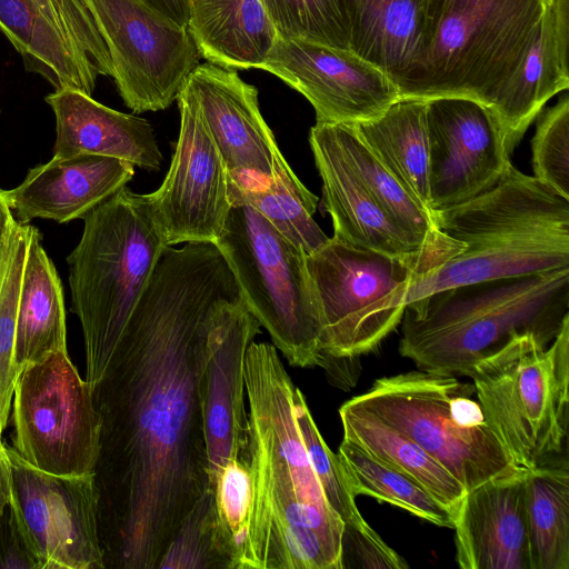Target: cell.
I'll use <instances>...</instances> for the list:
<instances>
[{
    "instance_id": "15",
    "label": "cell",
    "mask_w": 569,
    "mask_h": 569,
    "mask_svg": "<svg viewBox=\"0 0 569 569\" xmlns=\"http://www.w3.org/2000/svg\"><path fill=\"white\" fill-rule=\"evenodd\" d=\"M427 101L430 209L443 210L492 188L511 163L488 107L463 97Z\"/></svg>"
},
{
    "instance_id": "45",
    "label": "cell",
    "mask_w": 569,
    "mask_h": 569,
    "mask_svg": "<svg viewBox=\"0 0 569 569\" xmlns=\"http://www.w3.org/2000/svg\"><path fill=\"white\" fill-rule=\"evenodd\" d=\"M11 477L7 446L0 441V521L10 505Z\"/></svg>"
},
{
    "instance_id": "7",
    "label": "cell",
    "mask_w": 569,
    "mask_h": 569,
    "mask_svg": "<svg viewBox=\"0 0 569 569\" xmlns=\"http://www.w3.org/2000/svg\"><path fill=\"white\" fill-rule=\"evenodd\" d=\"M462 376L518 469L568 461L569 320L548 346L513 337Z\"/></svg>"
},
{
    "instance_id": "3",
    "label": "cell",
    "mask_w": 569,
    "mask_h": 569,
    "mask_svg": "<svg viewBox=\"0 0 569 569\" xmlns=\"http://www.w3.org/2000/svg\"><path fill=\"white\" fill-rule=\"evenodd\" d=\"M569 320V268L445 288L408 302L399 352L419 370L462 376L510 339L548 346Z\"/></svg>"
},
{
    "instance_id": "37",
    "label": "cell",
    "mask_w": 569,
    "mask_h": 569,
    "mask_svg": "<svg viewBox=\"0 0 569 569\" xmlns=\"http://www.w3.org/2000/svg\"><path fill=\"white\" fill-rule=\"evenodd\" d=\"M293 416L326 501L343 521L345 527L368 529L370 526L357 508L356 497L350 489L341 461L323 440L305 396L297 387L293 391Z\"/></svg>"
},
{
    "instance_id": "13",
    "label": "cell",
    "mask_w": 569,
    "mask_h": 569,
    "mask_svg": "<svg viewBox=\"0 0 569 569\" xmlns=\"http://www.w3.org/2000/svg\"><path fill=\"white\" fill-rule=\"evenodd\" d=\"M10 508L37 569H106L94 473L57 476L7 446Z\"/></svg>"
},
{
    "instance_id": "1",
    "label": "cell",
    "mask_w": 569,
    "mask_h": 569,
    "mask_svg": "<svg viewBox=\"0 0 569 569\" xmlns=\"http://www.w3.org/2000/svg\"><path fill=\"white\" fill-rule=\"evenodd\" d=\"M213 242L167 246L101 378L94 469L106 568L156 569L211 487L200 378L216 309L240 298Z\"/></svg>"
},
{
    "instance_id": "34",
    "label": "cell",
    "mask_w": 569,
    "mask_h": 569,
    "mask_svg": "<svg viewBox=\"0 0 569 569\" xmlns=\"http://www.w3.org/2000/svg\"><path fill=\"white\" fill-rule=\"evenodd\" d=\"M30 229L29 223H16L0 274V441L19 375L14 363V338Z\"/></svg>"
},
{
    "instance_id": "2",
    "label": "cell",
    "mask_w": 569,
    "mask_h": 569,
    "mask_svg": "<svg viewBox=\"0 0 569 569\" xmlns=\"http://www.w3.org/2000/svg\"><path fill=\"white\" fill-rule=\"evenodd\" d=\"M295 388L276 347L252 342L240 458L251 478V506L238 569L343 568L345 523L312 470L293 416Z\"/></svg>"
},
{
    "instance_id": "22",
    "label": "cell",
    "mask_w": 569,
    "mask_h": 569,
    "mask_svg": "<svg viewBox=\"0 0 569 569\" xmlns=\"http://www.w3.org/2000/svg\"><path fill=\"white\" fill-rule=\"evenodd\" d=\"M44 100L56 117L53 157L96 154L160 169L162 153L146 119L113 110L71 88L54 90Z\"/></svg>"
},
{
    "instance_id": "40",
    "label": "cell",
    "mask_w": 569,
    "mask_h": 569,
    "mask_svg": "<svg viewBox=\"0 0 569 569\" xmlns=\"http://www.w3.org/2000/svg\"><path fill=\"white\" fill-rule=\"evenodd\" d=\"M49 21L96 68L99 76L112 77L109 51L81 0H36Z\"/></svg>"
},
{
    "instance_id": "11",
    "label": "cell",
    "mask_w": 569,
    "mask_h": 569,
    "mask_svg": "<svg viewBox=\"0 0 569 569\" xmlns=\"http://www.w3.org/2000/svg\"><path fill=\"white\" fill-rule=\"evenodd\" d=\"M11 410V448L24 461L57 476L94 473L100 416L67 350L20 369Z\"/></svg>"
},
{
    "instance_id": "33",
    "label": "cell",
    "mask_w": 569,
    "mask_h": 569,
    "mask_svg": "<svg viewBox=\"0 0 569 569\" xmlns=\"http://www.w3.org/2000/svg\"><path fill=\"white\" fill-rule=\"evenodd\" d=\"M337 455L355 497L370 496L436 526L453 529L452 513L412 477L343 438Z\"/></svg>"
},
{
    "instance_id": "29",
    "label": "cell",
    "mask_w": 569,
    "mask_h": 569,
    "mask_svg": "<svg viewBox=\"0 0 569 569\" xmlns=\"http://www.w3.org/2000/svg\"><path fill=\"white\" fill-rule=\"evenodd\" d=\"M338 144L360 180L390 218L439 268L463 244L442 234L422 208L361 140L352 124L331 123Z\"/></svg>"
},
{
    "instance_id": "17",
    "label": "cell",
    "mask_w": 569,
    "mask_h": 569,
    "mask_svg": "<svg viewBox=\"0 0 569 569\" xmlns=\"http://www.w3.org/2000/svg\"><path fill=\"white\" fill-rule=\"evenodd\" d=\"M260 327L241 297L220 305L209 325L200 406L211 487L224 466L241 458L246 446V358Z\"/></svg>"
},
{
    "instance_id": "23",
    "label": "cell",
    "mask_w": 569,
    "mask_h": 569,
    "mask_svg": "<svg viewBox=\"0 0 569 569\" xmlns=\"http://www.w3.org/2000/svg\"><path fill=\"white\" fill-rule=\"evenodd\" d=\"M569 0H548L523 61L489 107L512 153L556 94L568 90Z\"/></svg>"
},
{
    "instance_id": "20",
    "label": "cell",
    "mask_w": 569,
    "mask_h": 569,
    "mask_svg": "<svg viewBox=\"0 0 569 569\" xmlns=\"http://www.w3.org/2000/svg\"><path fill=\"white\" fill-rule=\"evenodd\" d=\"M526 470L467 491L455 518L462 569H530Z\"/></svg>"
},
{
    "instance_id": "35",
    "label": "cell",
    "mask_w": 569,
    "mask_h": 569,
    "mask_svg": "<svg viewBox=\"0 0 569 569\" xmlns=\"http://www.w3.org/2000/svg\"><path fill=\"white\" fill-rule=\"evenodd\" d=\"M157 568L231 569L219 535L212 487L188 511Z\"/></svg>"
},
{
    "instance_id": "26",
    "label": "cell",
    "mask_w": 569,
    "mask_h": 569,
    "mask_svg": "<svg viewBox=\"0 0 569 569\" xmlns=\"http://www.w3.org/2000/svg\"><path fill=\"white\" fill-rule=\"evenodd\" d=\"M350 50L398 86L420 49L426 0H343Z\"/></svg>"
},
{
    "instance_id": "36",
    "label": "cell",
    "mask_w": 569,
    "mask_h": 569,
    "mask_svg": "<svg viewBox=\"0 0 569 569\" xmlns=\"http://www.w3.org/2000/svg\"><path fill=\"white\" fill-rule=\"evenodd\" d=\"M279 37L350 50L343 0H261Z\"/></svg>"
},
{
    "instance_id": "27",
    "label": "cell",
    "mask_w": 569,
    "mask_h": 569,
    "mask_svg": "<svg viewBox=\"0 0 569 569\" xmlns=\"http://www.w3.org/2000/svg\"><path fill=\"white\" fill-rule=\"evenodd\" d=\"M67 350L63 291L54 264L31 226L18 306L14 363L23 367Z\"/></svg>"
},
{
    "instance_id": "12",
    "label": "cell",
    "mask_w": 569,
    "mask_h": 569,
    "mask_svg": "<svg viewBox=\"0 0 569 569\" xmlns=\"http://www.w3.org/2000/svg\"><path fill=\"white\" fill-rule=\"evenodd\" d=\"M109 51L112 78L136 113L167 109L200 64L186 27L141 0H81Z\"/></svg>"
},
{
    "instance_id": "42",
    "label": "cell",
    "mask_w": 569,
    "mask_h": 569,
    "mask_svg": "<svg viewBox=\"0 0 569 569\" xmlns=\"http://www.w3.org/2000/svg\"><path fill=\"white\" fill-rule=\"evenodd\" d=\"M9 568L37 569L10 505L0 521V569Z\"/></svg>"
},
{
    "instance_id": "6",
    "label": "cell",
    "mask_w": 569,
    "mask_h": 569,
    "mask_svg": "<svg viewBox=\"0 0 569 569\" xmlns=\"http://www.w3.org/2000/svg\"><path fill=\"white\" fill-rule=\"evenodd\" d=\"M548 0H426L420 49L400 99L490 107L535 41Z\"/></svg>"
},
{
    "instance_id": "10",
    "label": "cell",
    "mask_w": 569,
    "mask_h": 569,
    "mask_svg": "<svg viewBox=\"0 0 569 569\" xmlns=\"http://www.w3.org/2000/svg\"><path fill=\"white\" fill-rule=\"evenodd\" d=\"M306 261L326 359L375 350L400 325L410 286L428 273L416 259L358 249L333 237Z\"/></svg>"
},
{
    "instance_id": "4",
    "label": "cell",
    "mask_w": 569,
    "mask_h": 569,
    "mask_svg": "<svg viewBox=\"0 0 569 569\" xmlns=\"http://www.w3.org/2000/svg\"><path fill=\"white\" fill-rule=\"evenodd\" d=\"M433 221L463 248L417 279L408 302L445 288L569 268V200L511 163L492 188L435 211Z\"/></svg>"
},
{
    "instance_id": "31",
    "label": "cell",
    "mask_w": 569,
    "mask_h": 569,
    "mask_svg": "<svg viewBox=\"0 0 569 569\" xmlns=\"http://www.w3.org/2000/svg\"><path fill=\"white\" fill-rule=\"evenodd\" d=\"M228 194L231 206L253 208L307 256L329 240L313 219L318 197L303 186L283 156L276 160L269 178L229 176Z\"/></svg>"
},
{
    "instance_id": "9",
    "label": "cell",
    "mask_w": 569,
    "mask_h": 569,
    "mask_svg": "<svg viewBox=\"0 0 569 569\" xmlns=\"http://www.w3.org/2000/svg\"><path fill=\"white\" fill-rule=\"evenodd\" d=\"M214 243L276 349L293 367L322 366L320 313L305 251L247 204L231 206Z\"/></svg>"
},
{
    "instance_id": "16",
    "label": "cell",
    "mask_w": 569,
    "mask_h": 569,
    "mask_svg": "<svg viewBox=\"0 0 569 569\" xmlns=\"http://www.w3.org/2000/svg\"><path fill=\"white\" fill-rule=\"evenodd\" d=\"M260 69L300 92L320 123L373 120L400 99L396 83L351 50L278 37Z\"/></svg>"
},
{
    "instance_id": "8",
    "label": "cell",
    "mask_w": 569,
    "mask_h": 569,
    "mask_svg": "<svg viewBox=\"0 0 569 569\" xmlns=\"http://www.w3.org/2000/svg\"><path fill=\"white\" fill-rule=\"evenodd\" d=\"M472 383L411 370L378 378L351 398L405 433L470 491L518 469L490 429Z\"/></svg>"
},
{
    "instance_id": "28",
    "label": "cell",
    "mask_w": 569,
    "mask_h": 569,
    "mask_svg": "<svg viewBox=\"0 0 569 569\" xmlns=\"http://www.w3.org/2000/svg\"><path fill=\"white\" fill-rule=\"evenodd\" d=\"M352 126L381 163L432 216L427 101L399 99L378 118Z\"/></svg>"
},
{
    "instance_id": "19",
    "label": "cell",
    "mask_w": 569,
    "mask_h": 569,
    "mask_svg": "<svg viewBox=\"0 0 569 569\" xmlns=\"http://www.w3.org/2000/svg\"><path fill=\"white\" fill-rule=\"evenodd\" d=\"M309 144L322 181V204L331 217L333 238L358 249L416 259L428 273L438 268L390 218L353 171L331 123L316 122L309 132Z\"/></svg>"
},
{
    "instance_id": "38",
    "label": "cell",
    "mask_w": 569,
    "mask_h": 569,
    "mask_svg": "<svg viewBox=\"0 0 569 569\" xmlns=\"http://www.w3.org/2000/svg\"><path fill=\"white\" fill-rule=\"evenodd\" d=\"M568 90L537 117L531 140L533 177L569 200V96Z\"/></svg>"
},
{
    "instance_id": "44",
    "label": "cell",
    "mask_w": 569,
    "mask_h": 569,
    "mask_svg": "<svg viewBox=\"0 0 569 569\" xmlns=\"http://www.w3.org/2000/svg\"><path fill=\"white\" fill-rule=\"evenodd\" d=\"M17 220L6 203L0 189V274Z\"/></svg>"
},
{
    "instance_id": "18",
    "label": "cell",
    "mask_w": 569,
    "mask_h": 569,
    "mask_svg": "<svg viewBox=\"0 0 569 569\" xmlns=\"http://www.w3.org/2000/svg\"><path fill=\"white\" fill-rule=\"evenodd\" d=\"M186 84L232 178H269L282 156L258 102V90L237 72L211 62L199 64Z\"/></svg>"
},
{
    "instance_id": "32",
    "label": "cell",
    "mask_w": 569,
    "mask_h": 569,
    "mask_svg": "<svg viewBox=\"0 0 569 569\" xmlns=\"http://www.w3.org/2000/svg\"><path fill=\"white\" fill-rule=\"evenodd\" d=\"M530 569H569V465L527 472Z\"/></svg>"
},
{
    "instance_id": "39",
    "label": "cell",
    "mask_w": 569,
    "mask_h": 569,
    "mask_svg": "<svg viewBox=\"0 0 569 569\" xmlns=\"http://www.w3.org/2000/svg\"><path fill=\"white\" fill-rule=\"evenodd\" d=\"M212 488L220 539L231 559V569H238L251 506V478L247 465L237 459L224 466Z\"/></svg>"
},
{
    "instance_id": "14",
    "label": "cell",
    "mask_w": 569,
    "mask_h": 569,
    "mask_svg": "<svg viewBox=\"0 0 569 569\" xmlns=\"http://www.w3.org/2000/svg\"><path fill=\"white\" fill-rule=\"evenodd\" d=\"M177 102L180 127L170 167L161 186L147 196L167 246L214 243L231 209L229 173L186 83Z\"/></svg>"
},
{
    "instance_id": "41",
    "label": "cell",
    "mask_w": 569,
    "mask_h": 569,
    "mask_svg": "<svg viewBox=\"0 0 569 569\" xmlns=\"http://www.w3.org/2000/svg\"><path fill=\"white\" fill-rule=\"evenodd\" d=\"M353 560V566L361 568H408L405 559L391 549L382 538L369 527L358 530L345 527L342 538V555Z\"/></svg>"
},
{
    "instance_id": "25",
    "label": "cell",
    "mask_w": 569,
    "mask_h": 569,
    "mask_svg": "<svg viewBox=\"0 0 569 569\" xmlns=\"http://www.w3.org/2000/svg\"><path fill=\"white\" fill-rule=\"evenodd\" d=\"M0 31L21 56L24 68L54 90L71 88L92 94L99 76L44 16L36 0H0Z\"/></svg>"
},
{
    "instance_id": "24",
    "label": "cell",
    "mask_w": 569,
    "mask_h": 569,
    "mask_svg": "<svg viewBox=\"0 0 569 569\" xmlns=\"http://www.w3.org/2000/svg\"><path fill=\"white\" fill-rule=\"evenodd\" d=\"M188 30L201 58L227 69H260L279 37L261 0H190Z\"/></svg>"
},
{
    "instance_id": "21",
    "label": "cell",
    "mask_w": 569,
    "mask_h": 569,
    "mask_svg": "<svg viewBox=\"0 0 569 569\" xmlns=\"http://www.w3.org/2000/svg\"><path fill=\"white\" fill-rule=\"evenodd\" d=\"M133 174L134 166L112 157H52L31 168L18 187L1 190V194L20 223L34 218L64 223L83 218L127 186Z\"/></svg>"
},
{
    "instance_id": "30",
    "label": "cell",
    "mask_w": 569,
    "mask_h": 569,
    "mask_svg": "<svg viewBox=\"0 0 569 569\" xmlns=\"http://www.w3.org/2000/svg\"><path fill=\"white\" fill-rule=\"evenodd\" d=\"M339 416L343 439L412 477L456 518L467 491L435 458L405 433L351 399L340 407Z\"/></svg>"
},
{
    "instance_id": "43",
    "label": "cell",
    "mask_w": 569,
    "mask_h": 569,
    "mask_svg": "<svg viewBox=\"0 0 569 569\" xmlns=\"http://www.w3.org/2000/svg\"><path fill=\"white\" fill-rule=\"evenodd\" d=\"M181 27L188 28L190 0H141Z\"/></svg>"
},
{
    "instance_id": "5",
    "label": "cell",
    "mask_w": 569,
    "mask_h": 569,
    "mask_svg": "<svg viewBox=\"0 0 569 569\" xmlns=\"http://www.w3.org/2000/svg\"><path fill=\"white\" fill-rule=\"evenodd\" d=\"M67 257L71 310L83 333L86 380L104 372L124 328L167 247L147 193L127 186L83 218Z\"/></svg>"
}]
</instances>
